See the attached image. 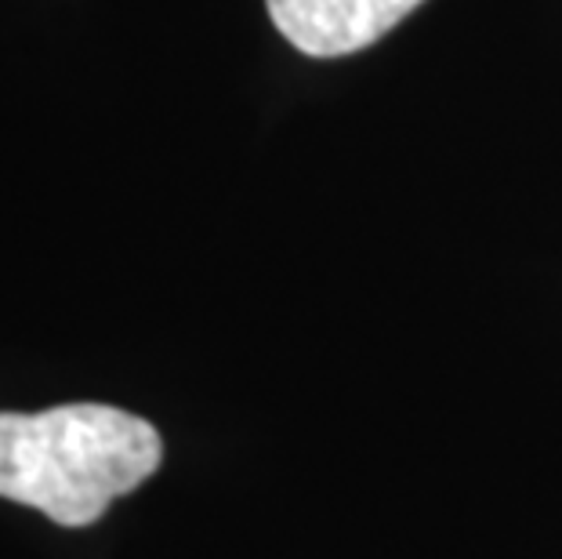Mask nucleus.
<instances>
[{"label":"nucleus","instance_id":"f257e3e1","mask_svg":"<svg viewBox=\"0 0 562 559\" xmlns=\"http://www.w3.org/2000/svg\"><path fill=\"white\" fill-rule=\"evenodd\" d=\"M160 461L164 439L153 422L110 403L0 411V497L37 508L58 527H88Z\"/></svg>","mask_w":562,"mask_h":559},{"label":"nucleus","instance_id":"f03ea898","mask_svg":"<svg viewBox=\"0 0 562 559\" xmlns=\"http://www.w3.org/2000/svg\"><path fill=\"white\" fill-rule=\"evenodd\" d=\"M422 4L425 0H266L283 41L313 58L363 52Z\"/></svg>","mask_w":562,"mask_h":559}]
</instances>
